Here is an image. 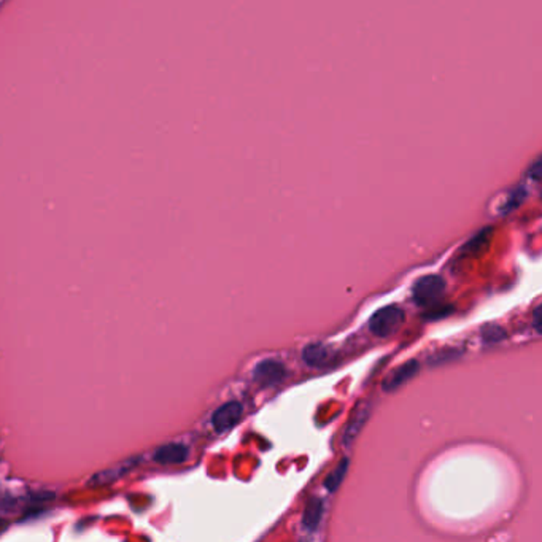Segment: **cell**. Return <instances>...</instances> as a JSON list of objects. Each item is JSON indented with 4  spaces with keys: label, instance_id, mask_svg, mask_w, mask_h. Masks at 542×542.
Here are the masks:
<instances>
[{
    "label": "cell",
    "instance_id": "277c9868",
    "mask_svg": "<svg viewBox=\"0 0 542 542\" xmlns=\"http://www.w3.org/2000/svg\"><path fill=\"white\" fill-rule=\"evenodd\" d=\"M242 414H244V408H242V404L237 403V401H229V403L223 404L222 408H218L215 410V414H213V417H212L213 428H215V430L219 433L228 431L234 425L239 423Z\"/></svg>",
    "mask_w": 542,
    "mask_h": 542
},
{
    "label": "cell",
    "instance_id": "3957f363",
    "mask_svg": "<svg viewBox=\"0 0 542 542\" xmlns=\"http://www.w3.org/2000/svg\"><path fill=\"white\" fill-rule=\"evenodd\" d=\"M286 377V369L280 361L266 359L258 363L253 371V379H255L261 387H272L280 383Z\"/></svg>",
    "mask_w": 542,
    "mask_h": 542
},
{
    "label": "cell",
    "instance_id": "5b68a950",
    "mask_svg": "<svg viewBox=\"0 0 542 542\" xmlns=\"http://www.w3.org/2000/svg\"><path fill=\"white\" fill-rule=\"evenodd\" d=\"M420 371V364L417 361H408V363L399 366L398 369H394L392 374H389L385 382H383V392H394L398 389L401 385L408 383L412 377H415L417 372Z\"/></svg>",
    "mask_w": 542,
    "mask_h": 542
},
{
    "label": "cell",
    "instance_id": "52a82bcc",
    "mask_svg": "<svg viewBox=\"0 0 542 542\" xmlns=\"http://www.w3.org/2000/svg\"><path fill=\"white\" fill-rule=\"evenodd\" d=\"M188 458V449L183 444H167L157 449L155 460L161 465H180Z\"/></svg>",
    "mask_w": 542,
    "mask_h": 542
},
{
    "label": "cell",
    "instance_id": "7a4b0ae2",
    "mask_svg": "<svg viewBox=\"0 0 542 542\" xmlns=\"http://www.w3.org/2000/svg\"><path fill=\"white\" fill-rule=\"evenodd\" d=\"M445 291V280L440 275H425L419 279L412 288L414 299L420 306H428V304L436 302L438 299L444 295Z\"/></svg>",
    "mask_w": 542,
    "mask_h": 542
},
{
    "label": "cell",
    "instance_id": "8fae6325",
    "mask_svg": "<svg viewBox=\"0 0 542 542\" xmlns=\"http://www.w3.org/2000/svg\"><path fill=\"white\" fill-rule=\"evenodd\" d=\"M482 337L485 342H501L507 337V332L498 325H485L482 327Z\"/></svg>",
    "mask_w": 542,
    "mask_h": 542
},
{
    "label": "cell",
    "instance_id": "6da1fadb",
    "mask_svg": "<svg viewBox=\"0 0 542 542\" xmlns=\"http://www.w3.org/2000/svg\"><path fill=\"white\" fill-rule=\"evenodd\" d=\"M404 318L405 313L403 309H399L398 306H387L372 315L369 320V330L377 337H387L399 330V326L404 323Z\"/></svg>",
    "mask_w": 542,
    "mask_h": 542
},
{
    "label": "cell",
    "instance_id": "7c38bea8",
    "mask_svg": "<svg viewBox=\"0 0 542 542\" xmlns=\"http://www.w3.org/2000/svg\"><path fill=\"white\" fill-rule=\"evenodd\" d=\"M541 307L538 306V307H536L534 309V312H533V327H534V330L536 331H538V332H541V326H542V323H541Z\"/></svg>",
    "mask_w": 542,
    "mask_h": 542
},
{
    "label": "cell",
    "instance_id": "9c48e42d",
    "mask_svg": "<svg viewBox=\"0 0 542 542\" xmlns=\"http://www.w3.org/2000/svg\"><path fill=\"white\" fill-rule=\"evenodd\" d=\"M368 417H369V410H368V408H364V405H363V409H361L359 412H355L352 421H350V425L347 426L346 436H343L347 445L352 442L355 438H357V434L361 431V428H363L366 420H368Z\"/></svg>",
    "mask_w": 542,
    "mask_h": 542
},
{
    "label": "cell",
    "instance_id": "8992f818",
    "mask_svg": "<svg viewBox=\"0 0 542 542\" xmlns=\"http://www.w3.org/2000/svg\"><path fill=\"white\" fill-rule=\"evenodd\" d=\"M332 358H334V352L323 343H310L302 352V359L312 368H323L331 363Z\"/></svg>",
    "mask_w": 542,
    "mask_h": 542
},
{
    "label": "cell",
    "instance_id": "30bf717a",
    "mask_svg": "<svg viewBox=\"0 0 542 542\" xmlns=\"http://www.w3.org/2000/svg\"><path fill=\"white\" fill-rule=\"evenodd\" d=\"M348 471V458H343L339 465L336 466V470L332 471L330 476L326 477L325 481V488L330 491V493H334V491L339 488V485L342 483L343 477Z\"/></svg>",
    "mask_w": 542,
    "mask_h": 542
},
{
    "label": "cell",
    "instance_id": "ba28073f",
    "mask_svg": "<svg viewBox=\"0 0 542 542\" xmlns=\"http://www.w3.org/2000/svg\"><path fill=\"white\" fill-rule=\"evenodd\" d=\"M323 512H325L323 501H321L320 498H312V500H310L307 502L306 509H304V516H302L304 528H307V529H310V532H313V529L318 527V523L321 522Z\"/></svg>",
    "mask_w": 542,
    "mask_h": 542
}]
</instances>
